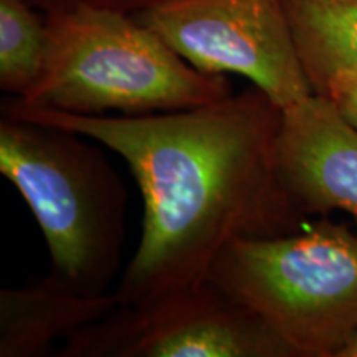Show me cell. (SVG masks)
I'll list each match as a JSON object with an SVG mask.
<instances>
[{"mask_svg": "<svg viewBox=\"0 0 357 357\" xmlns=\"http://www.w3.org/2000/svg\"><path fill=\"white\" fill-rule=\"evenodd\" d=\"M2 114L82 134L124 159L144 204L141 240L116 296L142 305L211 280L235 240L300 231L307 215L280 172L283 109L257 86L189 109L79 116L2 102Z\"/></svg>", "mask_w": 357, "mask_h": 357, "instance_id": "6da1fadb", "label": "cell"}, {"mask_svg": "<svg viewBox=\"0 0 357 357\" xmlns=\"http://www.w3.org/2000/svg\"><path fill=\"white\" fill-rule=\"evenodd\" d=\"M43 73L25 98L33 108L79 116H144L225 100V75L204 73L132 13L78 7L45 13Z\"/></svg>", "mask_w": 357, "mask_h": 357, "instance_id": "7a4b0ae2", "label": "cell"}, {"mask_svg": "<svg viewBox=\"0 0 357 357\" xmlns=\"http://www.w3.org/2000/svg\"><path fill=\"white\" fill-rule=\"evenodd\" d=\"M66 129L2 114L0 172L29 205L45 236L52 273L89 296L118 273L128 194L101 151Z\"/></svg>", "mask_w": 357, "mask_h": 357, "instance_id": "3957f363", "label": "cell"}, {"mask_svg": "<svg viewBox=\"0 0 357 357\" xmlns=\"http://www.w3.org/2000/svg\"><path fill=\"white\" fill-rule=\"evenodd\" d=\"M211 280L258 312L294 357H337L357 334V231L326 217L289 235L235 240Z\"/></svg>", "mask_w": 357, "mask_h": 357, "instance_id": "277c9868", "label": "cell"}, {"mask_svg": "<svg viewBox=\"0 0 357 357\" xmlns=\"http://www.w3.org/2000/svg\"><path fill=\"white\" fill-rule=\"evenodd\" d=\"M58 357H294L258 312L212 280L119 305L65 339Z\"/></svg>", "mask_w": 357, "mask_h": 357, "instance_id": "5b68a950", "label": "cell"}, {"mask_svg": "<svg viewBox=\"0 0 357 357\" xmlns=\"http://www.w3.org/2000/svg\"><path fill=\"white\" fill-rule=\"evenodd\" d=\"M134 17L187 63L240 75L281 109L312 95L284 0H164Z\"/></svg>", "mask_w": 357, "mask_h": 357, "instance_id": "8992f818", "label": "cell"}, {"mask_svg": "<svg viewBox=\"0 0 357 357\" xmlns=\"http://www.w3.org/2000/svg\"><path fill=\"white\" fill-rule=\"evenodd\" d=\"M278 160L307 217L344 212L357 225V128L328 98L312 93L283 109Z\"/></svg>", "mask_w": 357, "mask_h": 357, "instance_id": "52a82bcc", "label": "cell"}, {"mask_svg": "<svg viewBox=\"0 0 357 357\" xmlns=\"http://www.w3.org/2000/svg\"><path fill=\"white\" fill-rule=\"evenodd\" d=\"M116 293L89 296L53 275L0 291V357L53 354L56 339H68L113 312Z\"/></svg>", "mask_w": 357, "mask_h": 357, "instance_id": "ba28073f", "label": "cell"}, {"mask_svg": "<svg viewBox=\"0 0 357 357\" xmlns=\"http://www.w3.org/2000/svg\"><path fill=\"white\" fill-rule=\"evenodd\" d=\"M312 89L333 75L357 78V0H284Z\"/></svg>", "mask_w": 357, "mask_h": 357, "instance_id": "9c48e42d", "label": "cell"}, {"mask_svg": "<svg viewBox=\"0 0 357 357\" xmlns=\"http://www.w3.org/2000/svg\"><path fill=\"white\" fill-rule=\"evenodd\" d=\"M47 52V15L32 0H0V88L25 98L42 77Z\"/></svg>", "mask_w": 357, "mask_h": 357, "instance_id": "30bf717a", "label": "cell"}, {"mask_svg": "<svg viewBox=\"0 0 357 357\" xmlns=\"http://www.w3.org/2000/svg\"><path fill=\"white\" fill-rule=\"evenodd\" d=\"M314 95L328 98L347 121L357 128V78L352 75H333L312 86Z\"/></svg>", "mask_w": 357, "mask_h": 357, "instance_id": "8fae6325", "label": "cell"}, {"mask_svg": "<svg viewBox=\"0 0 357 357\" xmlns=\"http://www.w3.org/2000/svg\"><path fill=\"white\" fill-rule=\"evenodd\" d=\"M35 7H38L43 13H56L71 10L78 7H95V8H109V10H119L126 13L144 12L147 8L158 6L164 0H32Z\"/></svg>", "mask_w": 357, "mask_h": 357, "instance_id": "7c38bea8", "label": "cell"}, {"mask_svg": "<svg viewBox=\"0 0 357 357\" xmlns=\"http://www.w3.org/2000/svg\"><path fill=\"white\" fill-rule=\"evenodd\" d=\"M337 357H357V334L342 347V351L339 352Z\"/></svg>", "mask_w": 357, "mask_h": 357, "instance_id": "4fadbf2b", "label": "cell"}]
</instances>
